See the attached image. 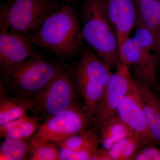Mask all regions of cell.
Segmentation results:
<instances>
[{
  "label": "cell",
  "mask_w": 160,
  "mask_h": 160,
  "mask_svg": "<svg viewBox=\"0 0 160 160\" xmlns=\"http://www.w3.org/2000/svg\"><path fill=\"white\" fill-rule=\"evenodd\" d=\"M26 38L31 44L66 59L82 49L83 40L77 12L70 6H62L52 13Z\"/></svg>",
  "instance_id": "6da1fadb"
},
{
  "label": "cell",
  "mask_w": 160,
  "mask_h": 160,
  "mask_svg": "<svg viewBox=\"0 0 160 160\" xmlns=\"http://www.w3.org/2000/svg\"><path fill=\"white\" fill-rule=\"evenodd\" d=\"M82 12L83 40L110 69L117 67L120 62L118 42L105 0H85Z\"/></svg>",
  "instance_id": "7a4b0ae2"
},
{
  "label": "cell",
  "mask_w": 160,
  "mask_h": 160,
  "mask_svg": "<svg viewBox=\"0 0 160 160\" xmlns=\"http://www.w3.org/2000/svg\"><path fill=\"white\" fill-rule=\"evenodd\" d=\"M135 34L119 49L120 62L132 67L136 80L154 89L158 86L157 59L159 54L153 36L138 22Z\"/></svg>",
  "instance_id": "3957f363"
},
{
  "label": "cell",
  "mask_w": 160,
  "mask_h": 160,
  "mask_svg": "<svg viewBox=\"0 0 160 160\" xmlns=\"http://www.w3.org/2000/svg\"><path fill=\"white\" fill-rule=\"evenodd\" d=\"M59 0H8L0 9V28L10 32L35 31L59 9Z\"/></svg>",
  "instance_id": "277c9868"
},
{
  "label": "cell",
  "mask_w": 160,
  "mask_h": 160,
  "mask_svg": "<svg viewBox=\"0 0 160 160\" xmlns=\"http://www.w3.org/2000/svg\"><path fill=\"white\" fill-rule=\"evenodd\" d=\"M111 69L90 48L83 49L76 83L85 100L84 111L92 119L110 77Z\"/></svg>",
  "instance_id": "5b68a950"
},
{
  "label": "cell",
  "mask_w": 160,
  "mask_h": 160,
  "mask_svg": "<svg viewBox=\"0 0 160 160\" xmlns=\"http://www.w3.org/2000/svg\"><path fill=\"white\" fill-rule=\"evenodd\" d=\"M66 68L62 63L37 57L25 60L2 74L4 82L12 89L21 96L27 97L37 93Z\"/></svg>",
  "instance_id": "8992f818"
},
{
  "label": "cell",
  "mask_w": 160,
  "mask_h": 160,
  "mask_svg": "<svg viewBox=\"0 0 160 160\" xmlns=\"http://www.w3.org/2000/svg\"><path fill=\"white\" fill-rule=\"evenodd\" d=\"M74 84L66 68L34 95L31 109L33 116L46 120L74 105Z\"/></svg>",
  "instance_id": "52a82bcc"
},
{
  "label": "cell",
  "mask_w": 160,
  "mask_h": 160,
  "mask_svg": "<svg viewBox=\"0 0 160 160\" xmlns=\"http://www.w3.org/2000/svg\"><path fill=\"white\" fill-rule=\"evenodd\" d=\"M90 119L84 110L74 104L40 125L29 145L34 146L47 142L58 144L72 135L86 130Z\"/></svg>",
  "instance_id": "ba28073f"
},
{
  "label": "cell",
  "mask_w": 160,
  "mask_h": 160,
  "mask_svg": "<svg viewBox=\"0 0 160 160\" xmlns=\"http://www.w3.org/2000/svg\"><path fill=\"white\" fill-rule=\"evenodd\" d=\"M112 73L95 112L93 119L98 127L118 115V109L134 82L129 66L120 62Z\"/></svg>",
  "instance_id": "9c48e42d"
},
{
  "label": "cell",
  "mask_w": 160,
  "mask_h": 160,
  "mask_svg": "<svg viewBox=\"0 0 160 160\" xmlns=\"http://www.w3.org/2000/svg\"><path fill=\"white\" fill-rule=\"evenodd\" d=\"M118 116L147 145L154 144L143 112L142 100L135 80L119 105Z\"/></svg>",
  "instance_id": "30bf717a"
},
{
  "label": "cell",
  "mask_w": 160,
  "mask_h": 160,
  "mask_svg": "<svg viewBox=\"0 0 160 160\" xmlns=\"http://www.w3.org/2000/svg\"><path fill=\"white\" fill-rule=\"evenodd\" d=\"M0 29V69L2 74L27 58L35 56V51L26 37Z\"/></svg>",
  "instance_id": "8fae6325"
},
{
  "label": "cell",
  "mask_w": 160,
  "mask_h": 160,
  "mask_svg": "<svg viewBox=\"0 0 160 160\" xmlns=\"http://www.w3.org/2000/svg\"><path fill=\"white\" fill-rule=\"evenodd\" d=\"M107 14L118 40L119 49L136 28L138 15L134 0H105Z\"/></svg>",
  "instance_id": "7c38bea8"
},
{
  "label": "cell",
  "mask_w": 160,
  "mask_h": 160,
  "mask_svg": "<svg viewBox=\"0 0 160 160\" xmlns=\"http://www.w3.org/2000/svg\"><path fill=\"white\" fill-rule=\"evenodd\" d=\"M143 112L154 144L160 145V101L149 86L136 79Z\"/></svg>",
  "instance_id": "4fadbf2b"
},
{
  "label": "cell",
  "mask_w": 160,
  "mask_h": 160,
  "mask_svg": "<svg viewBox=\"0 0 160 160\" xmlns=\"http://www.w3.org/2000/svg\"><path fill=\"white\" fill-rule=\"evenodd\" d=\"M139 21L153 36L160 54V2L134 0Z\"/></svg>",
  "instance_id": "5bb4252c"
},
{
  "label": "cell",
  "mask_w": 160,
  "mask_h": 160,
  "mask_svg": "<svg viewBox=\"0 0 160 160\" xmlns=\"http://www.w3.org/2000/svg\"><path fill=\"white\" fill-rule=\"evenodd\" d=\"M32 102L28 99L14 98L8 96L1 84L0 91V126L16 119L31 110Z\"/></svg>",
  "instance_id": "9a60e30c"
},
{
  "label": "cell",
  "mask_w": 160,
  "mask_h": 160,
  "mask_svg": "<svg viewBox=\"0 0 160 160\" xmlns=\"http://www.w3.org/2000/svg\"><path fill=\"white\" fill-rule=\"evenodd\" d=\"M100 144L107 149L120 140L135 134L132 130L118 116L109 119L98 126Z\"/></svg>",
  "instance_id": "2e32d148"
},
{
  "label": "cell",
  "mask_w": 160,
  "mask_h": 160,
  "mask_svg": "<svg viewBox=\"0 0 160 160\" xmlns=\"http://www.w3.org/2000/svg\"><path fill=\"white\" fill-rule=\"evenodd\" d=\"M100 138L93 132L84 130L58 143L60 148L71 150L98 148Z\"/></svg>",
  "instance_id": "e0dca14e"
},
{
  "label": "cell",
  "mask_w": 160,
  "mask_h": 160,
  "mask_svg": "<svg viewBox=\"0 0 160 160\" xmlns=\"http://www.w3.org/2000/svg\"><path fill=\"white\" fill-rule=\"evenodd\" d=\"M29 146L26 140L5 138L0 148V160L24 159L29 152Z\"/></svg>",
  "instance_id": "ac0fdd59"
},
{
  "label": "cell",
  "mask_w": 160,
  "mask_h": 160,
  "mask_svg": "<svg viewBox=\"0 0 160 160\" xmlns=\"http://www.w3.org/2000/svg\"><path fill=\"white\" fill-rule=\"evenodd\" d=\"M39 118L30 117L23 122L17 128L10 129L4 134L6 138L27 140L33 135L38 128V121Z\"/></svg>",
  "instance_id": "d6986e66"
},
{
  "label": "cell",
  "mask_w": 160,
  "mask_h": 160,
  "mask_svg": "<svg viewBox=\"0 0 160 160\" xmlns=\"http://www.w3.org/2000/svg\"><path fill=\"white\" fill-rule=\"evenodd\" d=\"M29 158L32 160H60L59 150L55 143L47 142L36 146H29Z\"/></svg>",
  "instance_id": "ffe728a7"
},
{
  "label": "cell",
  "mask_w": 160,
  "mask_h": 160,
  "mask_svg": "<svg viewBox=\"0 0 160 160\" xmlns=\"http://www.w3.org/2000/svg\"><path fill=\"white\" fill-rule=\"evenodd\" d=\"M98 149L91 148L71 150L60 148V159L62 160H98Z\"/></svg>",
  "instance_id": "44dd1931"
},
{
  "label": "cell",
  "mask_w": 160,
  "mask_h": 160,
  "mask_svg": "<svg viewBox=\"0 0 160 160\" xmlns=\"http://www.w3.org/2000/svg\"><path fill=\"white\" fill-rule=\"evenodd\" d=\"M152 144L144 146L138 152L134 160H160V150Z\"/></svg>",
  "instance_id": "7402d4cb"
},
{
  "label": "cell",
  "mask_w": 160,
  "mask_h": 160,
  "mask_svg": "<svg viewBox=\"0 0 160 160\" xmlns=\"http://www.w3.org/2000/svg\"><path fill=\"white\" fill-rule=\"evenodd\" d=\"M60 1H63V2H66L67 3H70L71 2H73L74 0H59Z\"/></svg>",
  "instance_id": "603a6c76"
},
{
  "label": "cell",
  "mask_w": 160,
  "mask_h": 160,
  "mask_svg": "<svg viewBox=\"0 0 160 160\" xmlns=\"http://www.w3.org/2000/svg\"><path fill=\"white\" fill-rule=\"evenodd\" d=\"M158 89H159V92L160 93V80L159 85V86H158Z\"/></svg>",
  "instance_id": "cb8c5ba5"
}]
</instances>
